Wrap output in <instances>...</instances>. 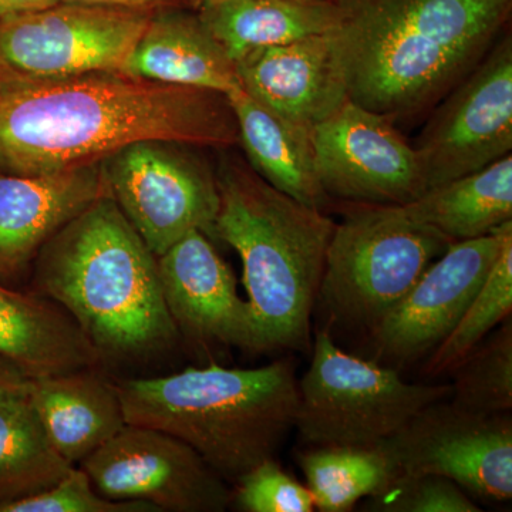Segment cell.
Returning <instances> with one entry per match:
<instances>
[{"label": "cell", "mask_w": 512, "mask_h": 512, "mask_svg": "<svg viewBox=\"0 0 512 512\" xmlns=\"http://www.w3.org/2000/svg\"><path fill=\"white\" fill-rule=\"evenodd\" d=\"M0 355L30 377L97 367L101 362L82 330L50 299L0 284Z\"/></svg>", "instance_id": "21"}, {"label": "cell", "mask_w": 512, "mask_h": 512, "mask_svg": "<svg viewBox=\"0 0 512 512\" xmlns=\"http://www.w3.org/2000/svg\"><path fill=\"white\" fill-rule=\"evenodd\" d=\"M154 10L59 2L0 19L3 89L87 73L121 72Z\"/></svg>", "instance_id": "8"}, {"label": "cell", "mask_w": 512, "mask_h": 512, "mask_svg": "<svg viewBox=\"0 0 512 512\" xmlns=\"http://www.w3.org/2000/svg\"><path fill=\"white\" fill-rule=\"evenodd\" d=\"M3 89V83H2V79H0V90Z\"/></svg>", "instance_id": "34"}, {"label": "cell", "mask_w": 512, "mask_h": 512, "mask_svg": "<svg viewBox=\"0 0 512 512\" xmlns=\"http://www.w3.org/2000/svg\"><path fill=\"white\" fill-rule=\"evenodd\" d=\"M382 444L399 474L443 476L478 498L511 500V413L485 416L439 400Z\"/></svg>", "instance_id": "11"}, {"label": "cell", "mask_w": 512, "mask_h": 512, "mask_svg": "<svg viewBox=\"0 0 512 512\" xmlns=\"http://www.w3.org/2000/svg\"><path fill=\"white\" fill-rule=\"evenodd\" d=\"M30 377L15 362L0 355V404L28 392Z\"/></svg>", "instance_id": "31"}, {"label": "cell", "mask_w": 512, "mask_h": 512, "mask_svg": "<svg viewBox=\"0 0 512 512\" xmlns=\"http://www.w3.org/2000/svg\"><path fill=\"white\" fill-rule=\"evenodd\" d=\"M146 140L229 147L237 121L225 94L121 72L0 90V171L43 175L101 164Z\"/></svg>", "instance_id": "1"}, {"label": "cell", "mask_w": 512, "mask_h": 512, "mask_svg": "<svg viewBox=\"0 0 512 512\" xmlns=\"http://www.w3.org/2000/svg\"><path fill=\"white\" fill-rule=\"evenodd\" d=\"M232 503L245 512H312L308 487L286 473L274 458L262 461L235 483Z\"/></svg>", "instance_id": "29"}, {"label": "cell", "mask_w": 512, "mask_h": 512, "mask_svg": "<svg viewBox=\"0 0 512 512\" xmlns=\"http://www.w3.org/2000/svg\"><path fill=\"white\" fill-rule=\"evenodd\" d=\"M190 147L138 141L101 163L111 198L156 256L194 229L214 235L217 175Z\"/></svg>", "instance_id": "9"}, {"label": "cell", "mask_w": 512, "mask_h": 512, "mask_svg": "<svg viewBox=\"0 0 512 512\" xmlns=\"http://www.w3.org/2000/svg\"><path fill=\"white\" fill-rule=\"evenodd\" d=\"M60 0H0V19L49 8Z\"/></svg>", "instance_id": "33"}, {"label": "cell", "mask_w": 512, "mask_h": 512, "mask_svg": "<svg viewBox=\"0 0 512 512\" xmlns=\"http://www.w3.org/2000/svg\"><path fill=\"white\" fill-rule=\"evenodd\" d=\"M114 383L127 424L184 441L229 483L274 458L295 429L298 382L289 360L255 369L211 363Z\"/></svg>", "instance_id": "5"}, {"label": "cell", "mask_w": 512, "mask_h": 512, "mask_svg": "<svg viewBox=\"0 0 512 512\" xmlns=\"http://www.w3.org/2000/svg\"><path fill=\"white\" fill-rule=\"evenodd\" d=\"M450 402L467 412L494 416L512 409L511 320L488 335L453 370Z\"/></svg>", "instance_id": "27"}, {"label": "cell", "mask_w": 512, "mask_h": 512, "mask_svg": "<svg viewBox=\"0 0 512 512\" xmlns=\"http://www.w3.org/2000/svg\"><path fill=\"white\" fill-rule=\"evenodd\" d=\"M73 467L47 439L29 390L0 404V511L49 490Z\"/></svg>", "instance_id": "24"}, {"label": "cell", "mask_w": 512, "mask_h": 512, "mask_svg": "<svg viewBox=\"0 0 512 512\" xmlns=\"http://www.w3.org/2000/svg\"><path fill=\"white\" fill-rule=\"evenodd\" d=\"M217 185L214 237L241 258L254 329L252 352H309L312 313L336 222L238 161H225Z\"/></svg>", "instance_id": "4"}, {"label": "cell", "mask_w": 512, "mask_h": 512, "mask_svg": "<svg viewBox=\"0 0 512 512\" xmlns=\"http://www.w3.org/2000/svg\"><path fill=\"white\" fill-rule=\"evenodd\" d=\"M32 268V292L59 305L100 360L150 359L181 336L165 305L157 256L109 191L64 225Z\"/></svg>", "instance_id": "2"}, {"label": "cell", "mask_w": 512, "mask_h": 512, "mask_svg": "<svg viewBox=\"0 0 512 512\" xmlns=\"http://www.w3.org/2000/svg\"><path fill=\"white\" fill-rule=\"evenodd\" d=\"M0 512H160L144 501H119L94 490L86 471L72 468L49 490L6 505Z\"/></svg>", "instance_id": "30"}, {"label": "cell", "mask_w": 512, "mask_h": 512, "mask_svg": "<svg viewBox=\"0 0 512 512\" xmlns=\"http://www.w3.org/2000/svg\"><path fill=\"white\" fill-rule=\"evenodd\" d=\"M80 464L110 500L144 501L160 512H222L232 504L227 481L194 448L150 427L127 424Z\"/></svg>", "instance_id": "12"}, {"label": "cell", "mask_w": 512, "mask_h": 512, "mask_svg": "<svg viewBox=\"0 0 512 512\" xmlns=\"http://www.w3.org/2000/svg\"><path fill=\"white\" fill-rule=\"evenodd\" d=\"M397 207L410 221L450 242L493 234L512 221V156L430 188L417 200Z\"/></svg>", "instance_id": "23"}, {"label": "cell", "mask_w": 512, "mask_h": 512, "mask_svg": "<svg viewBox=\"0 0 512 512\" xmlns=\"http://www.w3.org/2000/svg\"><path fill=\"white\" fill-rule=\"evenodd\" d=\"M165 305L180 335L198 345L252 352L254 329L227 262L198 229L157 256Z\"/></svg>", "instance_id": "16"}, {"label": "cell", "mask_w": 512, "mask_h": 512, "mask_svg": "<svg viewBox=\"0 0 512 512\" xmlns=\"http://www.w3.org/2000/svg\"><path fill=\"white\" fill-rule=\"evenodd\" d=\"M316 171L332 200L404 205L426 192L416 151L393 120L346 100L312 127Z\"/></svg>", "instance_id": "13"}, {"label": "cell", "mask_w": 512, "mask_h": 512, "mask_svg": "<svg viewBox=\"0 0 512 512\" xmlns=\"http://www.w3.org/2000/svg\"><path fill=\"white\" fill-rule=\"evenodd\" d=\"M512 150V39L505 32L434 111L416 151L426 190L476 173Z\"/></svg>", "instance_id": "10"}, {"label": "cell", "mask_w": 512, "mask_h": 512, "mask_svg": "<svg viewBox=\"0 0 512 512\" xmlns=\"http://www.w3.org/2000/svg\"><path fill=\"white\" fill-rule=\"evenodd\" d=\"M511 311L512 224L505 229L500 252L483 286L478 289L456 328L431 353L424 365V373L443 376L453 372L500 323L510 318Z\"/></svg>", "instance_id": "26"}, {"label": "cell", "mask_w": 512, "mask_h": 512, "mask_svg": "<svg viewBox=\"0 0 512 512\" xmlns=\"http://www.w3.org/2000/svg\"><path fill=\"white\" fill-rule=\"evenodd\" d=\"M195 10L234 62L252 50L332 32L345 16L336 0H200Z\"/></svg>", "instance_id": "22"}, {"label": "cell", "mask_w": 512, "mask_h": 512, "mask_svg": "<svg viewBox=\"0 0 512 512\" xmlns=\"http://www.w3.org/2000/svg\"><path fill=\"white\" fill-rule=\"evenodd\" d=\"M227 99L249 167L293 200L325 211L330 198L319 183L312 127L276 113L242 87Z\"/></svg>", "instance_id": "20"}, {"label": "cell", "mask_w": 512, "mask_h": 512, "mask_svg": "<svg viewBox=\"0 0 512 512\" xmlns=\"http://www.w3.org/2000/svg\"><path fill=\"white\" fill-rule=\"evenodd\" d=\"M349 50V99L393 121L443 99L498 37L512 0H336Z\"/></svg>", "instance_id": "3"}, {"label": "cell", "mask_w": 512, "mask_h": 512, "mask_svg": "<svg viewBox=\"0 0 512 512\" xmlns=\"http://www.w3.org/2000/svg\"><path fill=\"white\" fill-rule=\"evenodd\" d=\"M450 394L451 384L409 383L393 367L343 352L320 328L298 382L295 429L308 447L375 446Z\"/></svg>", "instance_id": "7"}, {"label": "cell", "mask_w": 512, "mask_h": 512, "mask_svg": "<svg viewBox=\"0 0 512 512\" xmlns=\"http://www.w3.org/2000/svg\"><path fill=\"white\" fill-rule=\"evenodd\" d=\"M29 397L50 444L73 466L127 426L116 383L96 367L30 379Z\"/></svg>", "instance_id": "19"}, {"label": "cell", "mask_w": 512, "mask_h": 512, "mask_svg": "<svg viewBox=\"0 0 512 512\" xmlns=\"http://www.w3.org/2000/svg\"><path fill=\"white\" fill-rule=\"evenodd\" d=\"M510 224L505 222L485 237L451 242L369 333L373 360L394 369L439 348L483 286Z\"/></svg>", "instance_id": "14"}, {"label": "cell", "mask_w": 512, "mask_h": 512, "mask_svg": "<svg viewBox=\"0 0 512 512\" xmlns=\"http://www.w3.org/2000/svg\"><path fill=\"white\" fill-rule=\"evenodd\" d=\"M353 205L330 238L316 305L329 326L370 333L451 242L397 205Z\"/></svg>", "instance_id": "6"}, {"label": "cell", "mask_w": 512, "mask_h": 512, "mask_svg": "<svg viewBox=\"0 0 512 512\" xmlns=\"http://www.w3.org/2000/svg\"><path fill=\"white\" fill-rule=\"evenodd\" d=\"M315 510L352 511L362 498L383 493L399 476L382 443L309 447L298 456Z\"/></svg>", "instance_id": "25"}, {"label": "cell", "mask_w": 512, "mask_h": 512, "mask_svg": "<svg viewBox=\"0 0 512 512\" xmlns=\"http://www.w3.org/2000/svg\"><path fill=\"white\" fill-rule=\"evenodd\" d=\"M242 90L269 109L313 127L349 99V50L342 26L239 57Z\"/></svg>", "instance_id": "15"}, {"label": "cell", "mask_w": 512, "mask_h": 512, "mask_svg": "<svg viewBox=\"0 0 512 512\" xmlns=\"http://www.w3.org/2000/svg\"><path fill=\"white\" fill-rule=\"evenodd\" d=\"M60 2L93 3V5L128 6V8H190L197 9L200 0H60Z\"/></svg>", "instance_id": "32"}, {"label": "cell", "mask_w": 512, "mask_h": 512, "mask_svg": "<svg viewBox=\"0 0 512 512\" xmlns=\"http://www.w3.org/2000/svg\"><path fill=\"white\" fill-rule=\"evenodd\" d=\"M121 73L225 96L241 89L237 64L190 8L154 10Z\"/></svg>", "instance_id": "18"}, {"label": "cell", "mask_w": 512, "mask_h": 512, "mask_svg": "<svg viewBox=\"0 0 512 512\" xmlns=\"http://www.w3.org/2000/svg\"><path fill=\"white\" fill-rule=\"evenodd\" d=\"M106 192L101 164L43 175L0 171V284L19 282L47 242Z\"/></svg>", "instance_id": "17"}, {"label": "cell", "mask_w": 512, "mask_h": 512, "mask_svg": "<svg viewBox=\"0 0 512 512\" xmlns=\"http://www.w3.org/2000/svg\"><path fill=\"white\" fill-rule=\"evenodd\" d=\"M370 510L382 512H480L466 491L450 478L434 474H399L372 497Z\"/></svg>", "instance_id": "28"}]
</instances>
